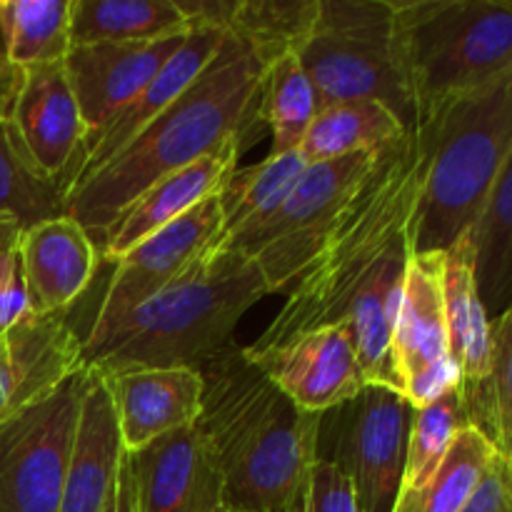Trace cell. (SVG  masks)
Returning <instances> with one entry per match:
<instances>
[{"label":"cell","mask_w":512,"mask_h":512,"mask_svg":"<svg viewBox=\"0 0 512 512\" xmlns=\"http://www.w3.org/2000/svg\"><path fill=\"white\" fill-rule=\"evenodd\" d=\"M265 60L245 40L225 33L203 73L148 128L95 173L70 185L63 215L98 243L113 220L165 175L223 150H245L260 125Z\"/></svg>","instance_id":"obj_2"},{"label":"cell","mask_w":512,"mask_h":512,"mask_svg":"<svg viewBox=\"0 0 512 512\" xmlns=\"http://www.w3.org/2000/svg\"><path fill=\"white\" fill-rule=\"evenodd\" d=\"M443 300L450 360L460 373V400L470 425L480 423L493 373V323L475 285L470 230L443 250Z\"/></svg>","instance_id":"obj_16"},{"label":"cell","mask_w":512,"mask_h":512,"mask_svg":"<svg viewBox=\"0 0 512 512\" xmlns=\"http://www.w3.org/2000/svg\"><path fill=\"white\" fill-rule=\"evenodd\" d=\"M503 512H512V503H510V505H508V508H505Z\"/></svg>","instance_id":"obj_42"},{"label":"cell","mask_w":512,"mask_h":512,"mask_svg":"<svg viewBox=\"0 0 512 512\" xmlns=\"http://www.w3.org/2000/svg\"><path fill=\"white\" fill-rule=\"evenodd\" d=\"M415 130L425 150L415 253H443L473 228L512 153V70Z\"/></svg>","instance_id":"obj_5"},{"label":"cell","mask_w":512,"mask_h":512,"mask_svg":"<svg viewBox=\"0 0 512 512\" xmlns=\"http://www.w3.org/2000/svg\"><path fill=\"white\" fill-rule=\"evenodd\" d=\"M418 123L512 70V0H390Z\"/></svg>","instance_id":"obj_6"},{"label":"cell","mask_w":512,"mask_h":512,"mask_svg":"<svg viewBox=\"0 0 512 512\" xmlns=\"http://www.w3.org/2000/svg\"><path fill=\"white\" fill-rule=\"evenodd\" d=\"M318 90L320 108L375 100L418 128V108L400 68L390 0H318L315 20L295 50Z\"/></svg>","instance_id":"obj_7"},{"label":"cell","mask_w":512,"mask_h":512,"mask_svg":"<svg viewBox=\"0 0 512 512\" xmlns=\"http://www.w3.org/2000/svg\"><path fill=\"white\" fill-rule=\"evenodd\" d=\"M318 110V90L300 65L298 55L285 53L265 65L258 120L270 130V140H273L270 155L300 150V143Z\"/></svg>","instance_id":"obj_29"},{"label":"cell","mask_w":512,"mask_h":512,"mask_svg":"<svg viewBox=\"0 0 512 512\" xmlns=\"http://www.w3.org/2000/svg\"><path fill=\"white\" fill-rule=\"evenodd\" d=\"M203 435L233 512H295L318 460V413L300 410L240 345L198 365Z\"/></svg>","instance_id":"obj_3"},{"label":"cell","mask_w":512,"mask_h":512,"mask_svg":"<svg viewBox=\"0 0 512 512\" xmlns=\"http://www.w3.org/2000/svg\"><path fill=\"white\" fill-rule=\"evenodd\" d=\"M265 295L268 285L248 255L210 250L190 273L83 343V368L98 375L198 368L233 343L240 318Z\"/></svg>","instance_id":"obj_4"},{"label":"cell","mask_w":512,"mask_h":512,"mask_svg":"<svg viewBox=\"0 0 512 512\" xmlns=\"http://www.w3.org/2000/svg\"><path fill=\"white\" fill-rule=\"evenodd\" d=\"M475 428L495 445L512 488V310L493 323V373Z\"/></svg>","instance_id":"obj_34"},{"label":"cell","mask_w":512,"mask_h":512,"mask_svg":"<svg viewBox=\"0 0 512 512\" xmlns=\"http://www.w3.org/2000/svg\"><path fill=\"white\" fill-rule=\"evenodd\" d=\"M375 153L310 163L288 198L270 215L220 240L213 250H238L258 265L270 295L285 293L310 263L345 205L378 163Z\"/></svg>","instance_id":"obj_8"},{"label":"cell","mask_w":512,"mask_h":512,"mask_svg":"<svg viewBox=\"0 0 512 512\" xmlns=\"http://www.w3.org/2000/svg\"><path fill=\"white\" fill-rule=\"evenodd\" d=\"M175 0H70V43H150L188 35Z\"/></svg>","instance_id":"obj_24"},{"label":"cell","mask_w":512,"mask_h":512,"mask_svg":"<svg viewBox=\"0 0 512 512\" xmlns=\"http://www.w3.org/2000/svg\"><path fill=\"white\" fill-rule=\"evenodd\" d=\"M3 55L18 68L63 63L70 48V0H0Z\"/></svg>","instance_id":"obj_30"},{"label":"cell","mask_w":512,"mask_h":512,"mask_svg":"<svg viewBox=\"0 0 512 512\" xmlns=\"http://www.w3.org/2000/svg\"><path fill=\"white\" fill-rule=\"evenodd\" d=\"M308 165L310 163L300 150H290L283 155H268L248 168H235L218 195L220 208H223L220 240L240 233L243 228L273 213L288 198L290 190L298 185Z\"/></svg>","instance_id":"obj_28"},{"label":"cell","mask_w":512,"mask_h":512,"mask_svg":"<svg viewBox=\"0 0 512 512\" xmlns=\"http://www.w3.org/2000/svg\"><path fill=\"white\" fill-rule=\"evenodd\" d=\"M63 185L35 178L15 153L8 125L0 123V215L23 228L63 213Z\"/></svg>","instance_id":"obj_33"},{"label":"cell","mask_w":512,"mask_h":512,"mask_svg":"<svg viewBox=\"0 0 512 512\" xmlns=\"http://www.w3.org/2000/svg\"><path fill=\"white\" fill-rule=\"evenodd\" d=\"M103 512H138V495H135V478L130 470L128 453H123V460H120L118 478H115Z\"/></svg>","instance_id":"obj_38"},{"label":"cell","mask_w":512,"mask_h":512,"mask_svg":"<svg viewBox=\"0 0 512 512\" xmlns=\"http://www.w3.org/2000/svg\"><path fill=\"white\" fill-rule=\"evenodd\" d=\"M405 133L410 130H405L388 105L375 100H345L318 110L300 143V153L308 163H325L343 155L375 153Z\"/></svg>","instance_id":"obj_26"},{"label":"cell","mask_w":512,"mask_h":512,"mask_svg":"<svg viewBox=\"0 0 512 512\" xmlns=\"http://www.w3.org/2000/svg\"><path fill=\"white\" fill-rule=\"evenodd\" d=\"M423 175L425 150L418 130L380 150L375 168L318 253L285 290L283 308L245 350L263 353L305 330L348 323L368 383L395 390L390 335L415 253Z\"/></svg>","instance_id":"obj_1"},{"label":"cell","mask_w":512,"mask_h":512,"mask_svg":"<svg viewBox=\"0 0 512 512\" xmlns=\"http://www.w3.org/2000/svg\"><path fill=\"white\" fill-rule=\"evenodd\" d=\"M475 285L490 323L512 310V153L470 228Z\"/></svg>","instance_id":"obj_25"},{"label":"cell","mask_w":512,"mask_h":512,"mask_svg":"<svg viewBox=\"0 0 512 512\" xmlns=\"http://www.w3.org/2000/svg\"><path fill=\"white\" fill-rule=\"evenodd\" d=\"M218 512H233V510H228V508H220ZM295 512H298V510H295Z\"/></svg>","instance_id":"obj_41"},{"label":"cell","mask_w":512,"mask_h":512,"mask_svg":"<svg viewBox=\"0 0 512 512\" xmlns=\"http://www.w3.org/2000/svg\"><path fill=\"white\" fill-rule=\"evenodd\" d=\"M390 363L400 395L423 375L455 368L445 328L443 253H413L410 258L390 335Z\"/></svg>","instance_id":"obj_19"},{"label":"cell","mask_w":512,"mask_h":512,"mask_svg":"<svg viewBox=\"0 0 512 512\" xmlns=\"http://www.w3.org/2000/svg\"><path fill=\"white\" fill-rule=\"evenodd\" d=\"M413 405L388 385L318 413V460L348 478L360 512H393L400 498Z\"/></svg>","instance_id":"obj_9"},{"label":"cell","mask_w":512,"mask_h":512,"mask_svg":"<svg viewBox=\"0 0 512 512\" xmlns=\"http://www.w3.org/2000/svg\"><path fill=\"white\" fill-rule=\"evenodd\" d=\"M83 370V338L65 313H30L0 333V425Z\"/></svg>","instance_id":"obj_14"},{"label":"cell","mask_w":512,"mask_h":512,"mask_svg":"<svg viewBox=\"0 0 512 512\" xmlns=\"http://www.w3.org/2000/svg\"><path fill=\"white\" fill-rule=\"evenodd\" d=\"M118 415L125 453L195 425L203 408L198 368H140L103 375Z\"/></svg>","instance_id":"obj_20"},{"label":"cell","mask_w":512,"mask_h":512,"mask_svg":"<svg viewBox=\"0 0 512 512\" xmlns=\"http://www.w3.org/2000/svg\"><path fill=\"white\" fill-rule=\"evenodd\" d=\"M240 153L243 150L230 148L223 153L205 155L145 188L98 240L100 260L115 265L145 238L183 218L210 195H218L238 168Z\"/></svg>","instance_id":"obj_21"},{"label":"cell","mask_w":512,"mask_h":512,"mask_svg":"<svg viewBox=\"0 0 512 512\" xmlns=\"http://www.w3.org/2000/svg\"><path fill=\"white\" fill-rule=\"evenodd\" d=\"M218 195H210L115 263L83 343L108 333L123 315L190 273L200 258L218 245L223 235V208Z\"/></svg>","instance_id":"obj_11"},{"label":"cell","mask_w":512,"mask_h":512,"mask_svg":"<svg viewBox=\"0 0 512 512\" xmlns=\"http://www.w3.org/2000/svg\"><path fill=\"white\" fill-rule=\"evenodd\" d=\"M28 293H25L23 268H20L18 245L0 253V333L13 328L18 320L30 315Z\"/></svg>","instance_id":"obj_36"},{"label":"cell","mask_w":512,"mask_h":512,"mask_svg":"<svg viewBox=\"0 0 512 512\" xmlns=\"http://www.w3.org/2000/svg\"><path fill=\"white\" fill-rule=\"evenodd\" d=\"M495 463L498 450L488 435L465 425L433 478L415 493L400 495L393 512H463Z\"/></svg>","instance_id":"obj_27"},{"label":"cell","mask_w":512,"mask_h":512,"mask_svg":"<svg viewBox=\"0 0 512 512\" xmlns=\"http://www.w3.org/2000/svg\"><path fill=\"white\" fill-rule=\"evenodd\" d=\"M465 425L470 423L468 418H465L460 388L450 390V393H445L443 398L425 405V408L413 410L400 495L415 493V490H420L430 478H433L435 470L440 468V463H443L445 455H448L455 435H458L460 428H465Z\"/></svg>","instance_id":"obj_32"},{"label":"cell","mask_w":512,"mask_h":512,"mask_svg":"<svg viewBox=\"0 0 512 512\" xmlns=\"http://www.w3.org/2000/svg\"><path fill=\"white\" fill-rule=\"evenodd\" d=\"M88 370L0 425V512H58Z\"/></svg>","instance_id":"obj_10"},{"label":"cell","mask_w":512,"mask_h":512,"mask_svg":"<svg viewBox=\"0 0 512 512\" xmlns=\"http://www.w3.org/2000/svg\"><path fill=\"white\" fill-rule=\"evenodd\" d=\"M183 40L185 35H173L150 43H93L70 48L65 73L88 125L85 145L160 73Z\"/></svg>","instance_id":"obj_15"},{"label":"cell","mask_w":512,"mask_h":512,"mask_svg":"<svg viewBox=\"0 0 512 512\" xmlns=\"http://www.w3.org/2000/svg\"><path fill=\"white\" fill-rule=\"evenodd\" d=\"M20 233H23V225L13 218H3L0 215V253H5L8 248L18 245Z\"/></svg>","instance_id":"obj_40"},{"label":"cell","mask_w":512,"mask_h":512,"mask_svg":"<svg viewBox=\"0 0 512 512\" xmlns=\"http://www.w3.org/2000/svg\"><path fill=\"white\" fill-rule=\"evenodd\" d=\"M20 80H23V68L10 63L0 50V123H5L13 108V100L18 95Z\"/></svg>","instance_id":"obj_39"},{"label":"cell","mask_w":512,"mask_h":512,"mask_svg":"<svg viewBox=\"0 0 512 512\" xmlns=\"http://www.w3.org/2000/svg\"><path fill=\"white\" fill-rule=\"evenodd\" d=\"M318 0H233L228 33L245 40L265 63L295 53L315 20Z\"/></svg>","instance_id":"obj_31"},{"label":"cell","mask_w":512,"mask_h":512,"mask_svg":"<svg viewBox=\"0 0 512 512\" xmlns=\"http://www.w3.org/2000/svg\"><path fill=\"white\" fill-rule=\"evenodd\" d=\"M225 33L215 28H190L185 35L183 45L170 55L168 63L160 68V73L85 145L83 160H80L78 170H75L70 185L80 183L88 178L90 173L108 163L115 153L125 148L135 135L143 133L175 98L185 93L190 83L203 73L205 65L215 55V50L223 43ZM68 185V188H70Z\"/></svg>","instance_id":"obj_22"},{"label":"cell","mask_w":512,"mask_h":512,"mask_svg":"<svg viewBox=\"0 0 512 512\" xmlns=\"http://www.w3.org/2000/svg\"><path fill=\"white\" fill-rule=\"evenodd\" d=\"M118 415L103 375L88 370L58 512H103L123 460Z\"/></svg>","instance_id":"obj_23"},{"label":"cell","mask_w":512,"mask_h":512,"mask_svg":"<svg viewBox=\"0 0 512 512\" xmlns=\"http://www.w3.org/2000/svg\"><path fill=\"white\" fill-rule=\"evenodd\" d=\"M138 512H218L223 485L195 425L128 453Z\"/></svg>","instance_id":"obj_17"},{"label":"cell","mask_w":512,"mask_h":512,"mask_svg":"<svg viewBox=\"0 0 512 512\" xmlns=\"http://www.w3.org/2000/svg\"><path fill=\"white\" fill-rule=\"evenodd\" d=\"M18 253L30 310L38 315L65 313L93 283L100 263L93 235L63 213L23 228Z\"/></svg>","instance_id":"obj_18"},{"label":"cell","mask_w":512,"mask_h":512,"mask_svg":"<svg viewBox=\"0 0 512 512\" xmlns=\"http://www.w3.org/2000/svg\"><path fill=\"white\" fill-rule=\"evenodd\" d=\"M298 512H360V505L348 478L330 463L315 460L305 478Z\"/></svg>","instance_id":"obj_35"},{"label":"cell","mask_w":512,"mask_h":512,"mask_svg":"<svg viewBox=\"0 0 512 512\" xmlns=\"http://www.w3.org/2000/svg\"><path fill=\"white\" fill-rule=\"evenodd\" d=\"M512 503V488L508 473H505L503 463L493 465L485 480L480 483V488L475 490V495L470 498V503L465 505L463 512H503Z\"/></svg>","instance_id":"obj_37"},{"label":"cell","mask_w":512,"mask_h":512,"mask_svg":"<svg viewBox=\"0 0 512 512\" xmlns=\"http://www.w3.org/2000/svg\"><path fill=\"white\" fill-rule=\"evenodd\" d=\"M245 355L305 413L338 408L370 385L348 323L320 325L263 353L245 350Z\"/></svg>","instance_id":"obj_13"},{"label":"cell","mask_w":512,"mask_h":512,"mask_svg":"<svg viewBox=\"0 0 512 512\" xmlns=\"http://www.w3.org/2000/svg\"><path fill=\"white\" fill-rule=\"evenodd\" d=\"M5 125L25 168L35 178L68 190L83 160L88 125L70 88L65 60L23 68Z\"/></svg>","instance_id":"obj_12"}]
</instances>
